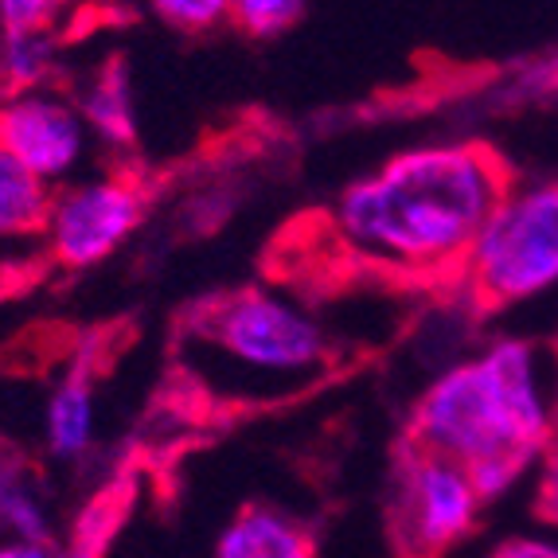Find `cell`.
<instances>
[{
	"label": "cell",
	"instance_id": "cell-1",
	"mask_svg": "<svg viewBox=\"0 0 558 558\" xmlns=\"http://www.w3.org/2000/svg\"><path fill=\"white\" fill-rule=\"evenodd\" d=\"M508 192L512 172L496 149L476 141L426 145L348 184L325 227L367 270L461 278L465 254Z\"/></svg>",
	"mask_w": 558,
	"mask_h": 558
},
{
	"label": "cell",
	"instance_id": "cell-2",
	"mask_svg": "<svg viewBox=\"0 0 558 558\" xmlns=\"http://www.w3.org/2000/svg\"><path fill=\"white\" fill-rule=\"evenodd\" d=\"M555 434L535 355L523 340H496L429 383L410 410L407 446L449 457L473 476L484 504L527 473Z\"/></svg>",
	"mask_w": 558,
	"mask_h": 558
},
{
	"label": "cell",
	"instance_id": "cell-3",
	"mask_svg": "<svg viewBox=\"0 0 558 558\" xmlns=\"http://www.w3.org/2000/svg\"><path fill=\"white\" fill-rule=\"evenodd\" d=\"M192 348L223 363V383L239 399L305 387L336 360L332 336L313 313L266 289H231L187 313Z\"/></svg>",
	"mask_w": 558,
	"mask_h": 558
},
{
	"label": "cell",
	"instance_id": "cell-4",
	"mask_svg": "<svg viewBox=\"0 0 558 558\" xmlns=\"http://www.w3.org/2000/svg\"><path fill=\"white\" fill-rule=\"evenodd\" d=\"M461 278L481 313L558 286V184L512 187L465 254Z\"/></svg>",
	"mask_w": 558,
	"mask_h": 558
},
{
	"label": "cell",
	"instance_id": "cell-5",
	"mask_svg": "<svg viewBox=\"0 0 558 558\" xmlns=\"http://www.w3.org/2000/svg\"><path fill=\"white\" fill-rule=\"evenodd\" d=\"M484 496L473 476L429 449L407 446L395 461L387 523L402 558H446L476 531Z\"/></svg>",
	"mask_w": 558,
	"mask_h": 558
},
{
	"label": "cell",
	"instance_id": "cell-6",
	"mask_svg": "<svg viewBox=\"0 0 558 558\" xmlns=\"http://www.w3.org/2000/svg\"><path fill=\"white\" fill-rule=\"evenodd\" d=\"M145 211H149L145 180L130 172L86 180L51 204V219H47L51 258L66 270H90L145 223Z\"/></svg>",
	"mask_w": 558,
	"mask_h": 558
},
{
	"label": "cell",
	"instance_id": "cell-7",
	"mask_svg": "<svg viewBox=\"0 0 558 558\" xmlns=\"http://www.w3.org/2000/svg\"><path fill=\"white\" fill-rule=\"evenodd\" d=\"M0 145L36 172L39 180H59L83 160L86 121L63 98L51 94H16L0 106Z\"/></svg>",
	"mask_w": 558,
	"mask_h": 558
},
{
	"label": "cell",
	"instance_id": "cell-8",
	"mask_svg": "<svg viewBox=\"0 0 558 558\" xmlns=\"http://www.w3.org/2000/svg\"><path fill=\"white\" fill-rule=\"evenodd\" d=\"M211 558H317V535L286 508L246 504L223 523Z\"/></svg>",
	"mask_w": 558,
	"mask_h": 558
},
{
	"label": "cell",
	"instance_id": "cell-9",
	"mask_svg": "<svg viewBox=\"0 0 558 558\" xmlns=\"http://www.w3.org/2000/svg\"><path fill=\"white\" fill-rule=\"evenodd\" d=\"M94 367L78 360L47 402V449L59 461H78L94 441Z\"/></svg>",
	"mask_w": 558,
	"mask_h": 558
},
{
	"label": "cell",
	"instance_id": "cell-10",
	"mask_svg": "<svg viewBox=\"0 0 558 558\" xmlns=\"http://www.w3.org/2000/svg\"><path fill=\"white\" fill-rule=\"evenodd\" d=\"M56 192L36 172L20 165L0 145V239H39L47 234Z\"/></svg>",
	"mask_w": 558,
	"mask_h": 558
},
{
	"label": "cell",
	"instance_id": "cell-11",
	"mask_svg": "<svg viewBox=\"0 0 558 558\" xmlns=\"http://www.w3.org/2000/svg\"><path fill=\"white\" fill-rule=\"evenodd\" d=\"M83 121H90L110 145H130L133 141V110H130V83H125V66L121 59H110L102 75L83 98Z\"/></svg>",
	"mask_w": 558,
	"mask_h": 558
},
{
	"label": "cell",
	"instance_id": "cell-12",
	"mask_svg": "<svg viewBox=\"0 0 558 558\" xmlns=\"http://www.w3.org/2000/svg\"><path fill=\"white\" fill-rule=\"evenodd\" d=\"M56 44L47 32H4L0 44V83L9 94H28L51 71Z\"/></svg>",
	"mask_w": 558,
	"mask_h": 558
},
{
	"label": "cell",
	"instance_id": "cell-13",
	"mask_svg": "<svg viewBox=\"0 0 558 558\" xmlns=\"http://www.w3.org/2000/svg\"><path fill=\"white\" fill-rule=\"evenodd\" d=\"M308 0H231V24L251 39H274L305 16Z\"/></svg>",
	"mask_w": 558,
	"mask_h": 558
},
{
	"label": "cell",
	"instance_id": "cell-14",
	"mask_svg": "<svg viewBox=\"0 0 558 558\" xmlns=\"http://www.w3.org/2000/svg\"><path fill=\"white\" fill-rule=\"evenodd\" d=\"M153 12L177 32H211L219 20L231 16V0H149Z\"/></svg>",
	"mask_w": 558,
	"mask_h": 558
},
{
	"label": "cell",
	"instance_id": "cell-15",
	"mask_svg": "<svg viewBox=\"0 0 558 558\" xmlns=\"http://www.w3.org/2000/svg\"><path fill=\"white\" fill-rule=\"evenodd\" d=\"M71 0H0L4 32H51Z\"/></svg>",
	"mask_w": 558,
	"mask_h": 558
},
{
	"label": "cell",
	"instance_id": "cell-16",
	"mask_svg": "<svg viewBox=\"0 0 558 558\" xmlns=\"http://www.w3.org/2000/svg\"><path fill=\"white\" fill-rule=\"evenodd\" d=\"M110 508H113L110 496H102L98 504H90V508H86V515L78 520L75 543H71V550H66L63 558H98V550H102V539L110 535V527H113Z\"/></svg>",
	"mask_w": 558,
	"mask_h": 558
},
{
	"label": "cell",
	"instance_id": "cell-17",
	"mask_svg": "<svg viewBox=\"0 0 558 558\" xmlns=\"http://www.w3.org/2000/svg\"><path fill=\"white\" fill-rule=\"evenodd\" d=\"M535 512L547 527H558V429L539 453V484H535Z\"/></svg>",
	"mask_w": 558,
	"mask_h": 558
},
{
	"label": "cell",
	"instance_id": "cell-18",
	"mask_svg": "<svg viewBox=\"0 0 558 558\" xmlns=\"http://www.w3.org/2000/svg\"><path fill=\"white\" fill-rule=\"evenodd\" d=\"M488 558H558V539L555 535H512L496 543Z\"/></svg>",
	"mask_w": 558,
	"mask_h": 558
},
{
	"label": "cell",
	"instance_id": "cell-19",
	"mask_svg": "<svg viewBox=\"0 0 558 558\" xmlns=\"http://www.w3.org/2000/svg\"><path fill=\"white\" fill-rule=\"evenodd\" d=\"M0 558H59L51 543H24V539H4L0 543Z\"/></svg>",
	"mask_w": 558,
	"mask_h": 558
}]
</instances>
